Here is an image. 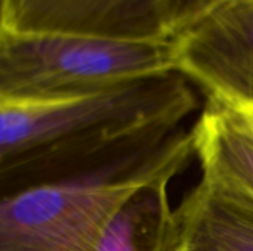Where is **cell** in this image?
Masks as SVG:
<instances>
[{
  "label": "cell",
  "mask_w": 253,
  "mask_h": 251,
  "mask_svg": "<svg viewBox=\"0 0 253 251\" xmlns=\"http://www.w3.org/2000/svg\"><path fill=\"white\" fill-rule=\"evenodd\" d=\"M193 133L202 179L253 198V126L246 115L208 101Z\"/></svg>",
  "instance_id": "cell-7"
},
{
  "label": "cell",
  "mask_w": 253,
  "mask_h": 251,
  "mask_svg": "<svg viewBox=\"0 0 253 251\" xmlns=\"http://www.w3.org/2000/svg\"><path fill=\"white\" fill-rule=\"evenodd\" d=\"M179 251H253V198L205 179L176 209Z\"/></svg>",
  "instance_id": "cell-6"
},
{
  "label": "cell",
  "mask_w": 253,
  "mask_h": 251,
  "mask_svg": "<svg viewBox=\"0 0 253 251\" xmlns=\"http://www.w3.org/2000/svg\"><path fill=\"white\" fill-rule=\"evenodd\" d=\"M172 175L130 195L105 226L95 251H179L181 229L169 200Z\"/></svg>",
  "instance_id": "cell-8"
},
{
  "label": "cell",
  "mask_w": 253,
  "mask_h": 251,
  "mask_svg": "<svg viewBox=\"0 0 253 251\" xmlns=\"http://www.w3.org/2000/svg\"><path fill=\"white\" fill-rule=\"evenodd\" d=\"M242 112H243V114L246 115V118H248V120L251 121V124L253 126V111H242Z\"/></svg>",
  "instance_id": "cell-10"
},
{
  "label": "cell",
  "mask_w": 253,
  "mask_h": 251,
  "mask_svg": "<svg viewBox=\"0 0 253 251\" xmlns=\"http://www.w3.org/2000/svg\"><path fill=\"white\" fill-rule=\"evenodd\" d=\"M176 71L172 40L0 28V101L83 95Z\"/></svg>",
  "instance_id": "cell-3"
},
{
  "label": "cell",
  "mask_w": 253,
  "mask_h": 251,
  "mask_svg": "<svg viewBox=\"0 0 253 251\" xmlns=\"http://www.w3.org/2000/svg\"><path fill=\"white\" fill-rule=\"evenodd\" d=\"M225 0H175L173 21H175V36L194 22L199 16L215 7Z\"/></svg>",
  "instance_id": "cell-9"
},
{
  "label": "cell",
  "mask_w": 253,
  "mask_h": 251,
  "mask_svg": "<svg viewBox=\"0 0 253 251\" xmlns=\"http://www.w3.org/2000/svg\"><path fill=\"white\" fill-rule=\"evenodd\" d=\"M196 155L194 133L113 158L74 176L1 197L0 251H95L114 213L138 189L176 176Z\"/></svg>",
  "instance_id": "cell-2"
},
{
  "label": "cell",
  "mask_w": 253,
  "mask_h": 251,
  "mask_svg": "<svg viewBox=\"0 0 253 251\" xmlns=\"http://www.w3.org/2000/svg\"><path fill=\"white\" fill-rule=\"evenodd\" d=\"M175 0H0V28L172 40Z\"/></svg>",
  "instance_id": "cell-5"
},
{
  "label": "cell",
  "mask_w": 253,
  "mask_h": 251,
  "mask_svg": "<svg viewBox=\"0 0 253 251\" xmlns=\"http://www.w3.org/2000/svg\"><path fill=\"white\" fill-rule=\"evenodd\" d=\"M196 107L176 71L83 95L1 99V192L56 182L159 145Z\"/></svg>",
  "instance_id": "cell-1"
},
{
  "label": "cell",
  "mask_w": 253,
  "mask_h": 251,
  "mask_svg": "<svg viewBox=\"0 0 253 251\" xmlns=\"http://www.w3.org/2000/svg\"><path fill=\"white\" fill-rule=\"evenodd\" d=\"M176 72L208 101L253 111V0H225L173 37Z\"/></svg>",
  "instance_id": "cell-4"
}]
</instances>
